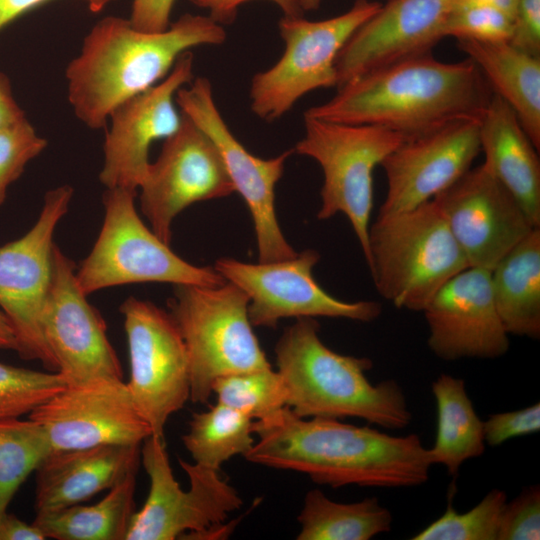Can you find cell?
<instances>
[{
    "instance_id": "obj_11",
    "label": "cell",
    "mask_w": 540,
    "mask_h": 540,
    "mask_svg": "<svg viewBox=\"0 0 540 540\" xmlns=\"http://www.w3.org/2000/svg\"><path fill=\"white\" fill-rule=\"evenodd\" d=\"M74 190L62 185L46 192L34 225L0 246V308L10 321L18 355L57 372L43 333V315L53 279L54 232L69 210Z\"/></svg>"
},
{
    "instance_id": "obj_17",
    "label": "cell",
    "mask_w": 540,
    "mask_h": 540,
    "mask_svg": "<svg viewBox=\"0 0 540 540\" xmlns=\"http://www.w3.org/2000/svg\"><path fill=\"white\" fill-rule=\"evenodd\" d=\"M53 450L141 445L152 429L123 380L100 378L67 385L29 414Z\"/></svg>"
},
{
    "instance_id": "obj_13",
    "label": "cell",
    "mask_w": 540,
    "mask_h": 540,
    "mask_svg": "<svg viewBox=\"0 0 540 540\" xmlns=\"http://www.w3.org/2000/svg\"><path fill=\"white\" fill-rule=\"evenodd\" d=\"M319 258V253L313 249L288 259L256 264L221 258L214 269L248 296V314L253 327L275 328L280 320L292 317L376 320L382 312L378 302L342 301L316 282L313 268Z\"/></svg>"
},
{
    "instance_id": "obj_20",
    "label": "cell",
    "mask_w": 540,
    "mask_h": 540,
    "mask_svg": "<svg viewBox=\"0 0 540 540\" xmlns=\"http://www.w3.org/2000/svg\"><path fill=\"white\" fill-rule=\"evenodd\" d=\"M480 152L479 120H457L406 138L380 164L387 193L378 215L432 200L471 169Z\"/></svg>"
},
{
    "instance_id": "obj_42",
    "label": "cell",
    "mask_w": 540,
    "mask_h": 540,
    "mask_svg": "<svg viewBox=\"0 0 540 540\" xmlns=\"http://www.w3.org/2000/svg\"><path fill=\"white\" fill-rule=\"evenodd\" d=\"M50 0H0V30L25 14ZM93 13L103 10L112 0H83Z\"/></svg>"
},
{
    "instance_id": "obj_23",
    "label": "cell",
    "mask_w": 540,
    "mask_h": 540,
    "mask_svg": "<svg viewBox=\"0 0 540 540\" xmlns=\"http://www.w3.org/2000/svg\"><path fill=\"white\" fill-rule=\"evenodd\" d=\"M141 445L52 450L36 469V513L66 508L111 489L138 471Z\"/></svg>"
},
{
    "instance_id": "obj_26",
    "label": "cell",
    "mask_w": 540,
    "mask_h": 540,
    "mask_svg": "<svg viewBox=\"0 0 540 540\" xmlns=\"http://www.w3.org/2000/svg\"><path fill=\"white\" fill-rule=\"evenodd\" d=\"M491 288L509 335L540 337V228L532 229L491 270Z\"/></svg>"
},
{
    "instance_id": "obj_16",
    "label": "cell",
    "mask_w": 540,
    "mask_h": 540,
    "mask_svg": "<svg viewBox=\"0 0 540 540\" xmlns=\"http://www.w3.org/2000/svg\"><path fill=\"white\" fill-rule=\"evenodd\" d=\"M43 333L57 372L67 385L100 378L123 380L105 320L80 289L74 262L56 244Z\"/></svg>"
},
{
    "instance_id": "obj_31",
    "label": "cell",
    "mask_w": 540,
    "mask_h": 540,
    "mask_svg": "<svg viewBox=\"0 0 540 540\" xmlns=\"http://www.w3.org/2000/svg\"><path fill=\"white\" fill-rule=\"evenodd\" d=\"M52 450L46 432L37 422L29 418L0 419V516Z\"/></svg>"
},
{
    "instance_id": "obj_43",
    "label": "cell",
    "mask_w": 540,
    "mask_h": 540,
    "mask_svg": "<svg viewBox=\"0 0 540 540\" xmlns=\"http://www.w3.org/2000/svg\"><path fill=\"white\" fill-rule=\"evenodd\" d=\"M45 535L33 523L28 524L14 514L0 516V540H44Z\"/></svg>"
},
{
    "instance_id": "obj_4",
    "label": "cell",
    "mask_w": 540,
    "mask_h": 540,
    "mask_svg": "<svg viewBox=\"0 0 540 540\" xmlns=\"http://www.w3.org/2000/svg\"><path fill=\"white\" fill-rule=\"evenodd\" d=\"M319 330L315 318H297L276 343L286 406L302 418L353 417L386 429L407 427L412 414L399 383L392 379L371 383L366 372L372 361L331 350L322 342Z\"/></svg>"
},
{
    "instance_id": "obj_19",
    "label": "cell",
    "mask_w": 540,
    "mask_h": 540,
    "mask_svg": "<svg viewBox=\"0 0 540 540\" xmlns=\"http://www.w3.org/2000/svg\"><path fill=\"white\" fill-rule=\"evenodd\" d=\"M194 56L189 50L175 62L168 75L153 87L116 106L105 135L104 163L99 174L106 189L137 191L150 164L152 143L166 139L181 125L175 106L176 92L193 79Z\"/></svg>"
},
{
    "instance_id": "obj_37",
    "label": "cell",
    "mask_w": 540,
    "mask_h": 540,
    "mask_svg": "<svg viewBox=\"0 0 540 540\" xmlns=\"http://www.w3.org/2000/svg\"><path fill=\"white\" fill-rule=\"evenodd\" d=\"M540 539V488L530 486L502 511L497 540Z\"/></svg>"
},
{
    "instance_id": "obj_18",
    "label": "cell",
    "mask_w": 540,
    "mask_h": 540,
    "mask_svg": "<svg viewBox=\"0 0 540 540\" xmlns=\"http://www.w3.org/2000/svg\"><path fill=\"white\" fill-rule=\"evenodd\" d=\"M469 266L492 270L535 227L483 165L433 198Z\"/></svg>"
},
{
    "instance_id": "obj_14",
    "label": "cell",
    "mask_w": 540,
    "mask_h": 540,
    "mask_svg": "<svg viewBox=\"0 0 540 540\" xmlns=\"http://www.w3.org/2000/svg\"><path fill=\"white\" fill-rule=\"evenodd\" d=\"M181 112L214 143L226 171L244 199L252 216L259 262L294 257L297 252L287 242L275 211V186L293 149L263 159L250 153L233 135L215 103L212 86L205 77L195 78L175 96Z\"/></svg>"
},
{
    "instance_id": "obj_45",
    "label": "cell",
    "mask_w": 540,
    "mask_h": 540,
    "mask_svg": "<svg viewBox=\"0 0 540 540\" xmlns=\"http://www.w3.org/2000/svg\"><path fill=\"white\" fill-rule=\"evenodd\" d=\"M0 349L17 352L18 342L7 316L0 310Z\"/></svg>"
},
{
    "instance_id": "obj_9",
    "label": "cell",
    "mask_w": 540,
    "mask_h": 540,
    "mask_svg": "<svg viewBox=\"0 0 540 540\" xmlns=\"http://www.w3.org/2000/svg\"><path fill=\"white\" fill-rule=\"evenodd\" d=\"M380 7L379 2L357 0L347 12L325 20L283 16L278 27L284 52L272 67L252 78L251 110L261 119L274 121L305 94L336 87L339 52Z\"/></svg>"
},
{
    "instance_id": "obj_3",
    "label": "cell",
    "mask_w": 540,
    "mask_h": 540,
    "mask_svg": "<svg viewBox=\"0 0 540 540\" xmlns=\"http://www.w3.org/2000/svg\"><path fill=\"white\" fill-rule=\"evenodd\" d=\"M225 40L224 28L209 16L187 13L161 32L138 30L129 19L104 17L66 68L69 103L89 128H103L116 106L163 80L184 52Z\"/></svg>"
},
{
    "instance_id": "obj_8",
    "label": "cell",
    "mask_w": 540,
    "mask_h": 540,
    "mask_svg": "<svg viewBox=\"0 0 540 540\" xmlns=\"http://www.w3.org/2000/svg\"><path fill=\"white\" fill-rule=\"evenodd\" d=\"M305 135L294 152L314 159L322 168L321 208L326 220L344 214L368 255L373 208V171L405 137L375 125L348 124L304 116Z\"/></svg>"
},
{
    "instance_id": "obj_10",
    "label": "cell",
    "mask_w": 540,
    "mask_h": 540,
    "mask_svg": "<svg viewBox=\"0 0 540 540\" xmlns=\"http://www.w3.org/2000/svg\"><path fill=\"white\" fill-rule=\"evenodd\" d=\"M140 457L149 477V493L135 512L125 540L192 539L223 524L230 512L242 506L239 493L219 471L178 459L190 483L184 491L174 477L164 438L145 439Z\"/></svg>"
},
{
    "instance_id": "obj_34",
    "label": "cell",
    "mask_w": 540,
    "mask_h": 540,
    "mask_svg": "<svg viewBox=\"0 0 540 540\" xmlns=\"http://www.w3.org/2000/svg\"><path fill=\"white\" fill-rule=\"evenodd\" d=\"M66 386L58 372L0 363V419L29 415Z\"/></svg>"
},
{
    "instance_id": "obj_24",
    "label": "cell",
    "mask_w": 540,
    "mask_h": 540,
    "mask_svg": "<svg viewBox=\"0 0 540 540\" xmlns=\"http://www.w3.org/2000/svg\"><path fill=\"white\" fill-rule=\"evenodd\" d=\"M482 163L515 197L535 228H540L538 150L514 110L493 93L479 121Z\"/></svg>"
},
{
    "instance_id": "obj_6",
    "label": "cell",
    "mask_w": 540,
    "mask_h": 540,
    "mask_svg": "<svg viewBox=\"0 0 540 540\" xmlns=\"http://www.w3.org/2000/svg\"><path fill=\"white\" fill-rule=\"evenodd\" d=\"M249 298L236 285H174L169 313L185 342L190 401L206 403L218 377L271 367L253 331Z\"/></svg>"
},
{
    "instance_id": "obj_22",
    "label": "cell",
    "mask_w": 540,
    "mask_h": 540,
    "mask_svg": "<svg viewBox=\"0 0 540 540\" xmlns=\"http://www.w3.org/2000/svg\"><path fill=\"white\" fill-rule=\"evenodd\" d=\"M456 0H390L361 25L336 59L337 85L374 70L431 53L444 38Z\"/></svg>"
},
{
    "instance_id": "obj_29",
    "label": "cell",
    "mask_w": 540,
    "mask_h": 540,
    "mask_svg": "<svg viewBox=\"0 0 540 540\" xmlns=\"http://www.w3.org/2000/svg\"><path fill=\"white\" fill-rule=\"evenodd\" d=\"M297 520V540H369L389 532L393 517L376 497L339 503L320 489H312L305 495Z\"/></svg>"
},
{
    "instance_id": "obj_21",
    "label": "cell",
    "mask_w": 540,
    "mask_h": 540,
    "mask_svg": "<svg viewBox=\"0 0 540 540\" xmlns=\"http://www.w3.org/2000/svg\"><path fill=\"white\" fill-rule=\"evenodd\" d=\"M430 350L440 359H495L509 349L497 312L491 271L469 266L447 281L423 310Z\"/></svg>"
},
{
    "instance_id": "obj_5",
    "label": "cell",
    "mask_w": 540,
    "mask_h": 540,
    "mask_svg": "<svg viewBox=\"0 0 540 540\" xmlns=\"http://www.w3.org/2000/svg\"><path fill=\"white\" fill-rule=\"evenodd\" d=\"M365 260L378 293L415 312H423L447 281L469 267L433 199L378 215L369 226Z\"/></svg>"
},
{
    "instance_id": "obj_35",
    "label": "cell",
    "mask_w": 540,
    "mask_h": 540,
    "mask_svg": "<svg viewBox=\"0 0 540 540\" xmlns=\"http://www.w3.org/2000/svg\"><path fill=\"white\" fill-rule=\"evenodd\" d=\"M513 19L503 11L484 4L456 6L448 15L444 37L477 41H509Z\"/></svg>"
},
{
    "instance_id": "obj_32",
    "label": "cell",
    "mask_w": 540,
    "mask_h": 540,
    "mask_svg": "<svg viewBox=\"0 0 540 540\" xmlns=\"http://www.w3.org/2000/svg\"><path fill=\"white\" fill-rule=\"evenodd\" d=\"M217 402L264 419L286 406L287 392L278 371L272 367L218 377L212 384Z\"/></svg>"
},
{
    "instance_id": "obj_12",
    "label": "cell",
    "mask_w": 540,
    "mask_h": 540,
    "mask_svg": "<svg viewBox=\"0 0 540 540\" xmlns=\"http://www.w3.org/2000/svg\"><path fill=\"white\" fill-rule=\"evenodd\" d=\"M127 337V387L152 435L164 438L169 417L190 400L189 357L169 312L150 301L127 298L120 306Z\"/></svg>"
},
{
    "instance_id": "obj_39",
    "label": "cell",
    "mask_w": 540,
    "mask_h": 540,
    "mask_svg": "<svg viewBox=\"0 0 540 540\" xmlns=\"http://www.w3.org/2000/svg\"><path fill=\"white\" fill-rule=\"evenodd\" d=\"M509 42L531 55L540 56V0H519Z\"/></svg>"
},
{
    "instance_id": "obj_40",
    "label": "cell",
    "mask_w": 540,
    "mask_h": 540,
    "mask_svg": "<svg viewBox=\"0 0 540 540\" xmlns=\"http://www.w3.org/2000/svg\"><path fill=\"white\" fill-rule=\"evenodd\" d=\"M176 0H132L129 21L138 30L161 32L171 22L170 15Z\"/></svg>"
},
{
    "instance_id": "obj_15",
    "label": "cell",
    "mask_w": 540,
    "mask_h": 540,
    "mask_svg": "<svg viewBox=\"0 0 540 540\" xmlns=\"http://www.w3.org/2000/svg\"><path fill=\"white\" fill-rule=\"evenodd\" d=\"M182 113V112H181ZM140 208L153 232L170 245L176 216L193 203L235 192L214 143L182 113L139 187Z\"/></svg>"
},
{
    "instance_id": "obj_28",
    "label": "cell",
    "mask_w": 540,
    "mask_h": 540,
    "mask_svg": "<svg viewBox=\"0 0 540 540\" xmlns=\"http://www.w3.org/2000/svg\"><path fill=\"white\" fill-rule=\"evenodd\" d=\"M431 389L437 407V429L428 453L432 464H441L449 475L457 476L465 461L480 457L485 451L483 421L474 409L463 379L441 374Z\"/></svg>"
},
{
    "instance_id": "obj_41",
    "label": "cell",
    "mask_w": 540,
    "mask_h": 540,
    "mask_svg": "<svg viewBox=\"0 0 540 540\" xmlns=\"http://www.w3.org/2000/svg\"><path fill=\"white\" fill-rule=\"evenodd\" d=\"M197 7L207 9L209 17L219 24H230L236 16L239 7L251 0H190ZM275 3L284 13V16L300 17L303 10L298 0H269Z\"/></svg>"
},
{
    "instance_id": "obj_27",
    "label": "cell",
    "mask_w": 540,
    "mask_h": 540,
    "mask_svg": "<svg viewBox=\"0 0 540 540\" xmlns=\"http://www.w3.org/2000/svg\"><path fill=\"white\" fill-rule=\"evenodd\" d=\"M136 474L130 472L96 504L36 513L32 523L56 540H125L136 512Z\"/></svg>"
},
{
    "instance_id": "obj_46",
    "label": "cell",
    "mask_w": 540,
    "mask_h": 540,
    "mask_svg": "<svg viewBox=\"0 0 540 540\" xmlns=\"http://www.w3.org/2000/svg\"><path fill=\"white\" fill-rule=\"evenodd\" d=\"M519 0H456V6L468 5V4H484L495 7L512 19L514 18Z\"/></svg>"
},
{
    "instance_id": "obj_36",
    "label": "cell",
    "mask_w": 540,
    "mask_h": 540,
    "mask_svg": "<svg viewBox=\"0 0 540 540\" xmlns=\"http://www.w3.org/2000/svg\"><path fill=\"white\" fill-rule=\"evenodd\" d=\"M47 147V140L24 120L0 129V206L8 187L24 172L25 166Z\"/></svg>"
},
{
    "instance_id": "obj_30",
    "label": "cell",
    "mask_w": 540,
    "mask_h": 540,
    "mask_svg": "<svg viewBox=\"0 0 540 540\" xmlns=\"http://www.w3.org/2000/svg\"><path fill=\"white\" fill-rule=\"evenodd\" d=\"M253 421L217 402L207 411L192 415L182 442L194 463L219 471L224 462L251 449L255 442Z\"/></svg>"
},
{
    "instance_id": "obj_7",
    "label": "cell",
    "mask_w": 540,
    "mask_h": 540,
    "mask_svg": "<svg viewBox=\"0 0 540 540\" xmlns=\"http://www.w3.org/2000/svg\"><path fill=\"white\" fill-rule=\"evenodd\" d=\"M137 191L112 188L103 194L104 219L88 256L76 270L88 296L114 286L162 282L173 285L219 286L226 280L214 267L195 266L170 249L141 220Z\"/></svg>"
},
{
    "instance_id": "obj_33",
    "label": "cell",
    "mask_w": 540,
    "mask_h": 540,
    "mask_svg": "<svg viewBox=\"0 0 540 540\" xmlns=\"http://www.w3.org/2000/svg\"><path fill=\"white\" fill-rule=\"evenodd\" d=\"M507 495L492 489L472 509L459 513L451 501L445 512L412 540H497L502 511Z\"/></svg>"
},
{
    "instance_id": "obj_47",
    "label": "cell",
    "mask_w": 540,
    "mask_h": 540,
    "mask_svg": "<svg viewBox=\"0 0 540 540\" xmlns=\"http://www.w3.org/2000/svg\"><path fill=\"white\" fill-rule=\"evenodd\" d=\"M303 12L312 11L319 8L321 0H298Z\"/></svg>"
},
{
    "instance_id": "obj_2",
    "label": "cell",
    "mask_w": 540,
    "mask_h": 540,
    "mask_svg": "<svg viewBox=\"0 0 540 540\" xmlns=\"http://www.w3.org/2000/svg\"><path fill=\"white\" fill-rule=\"evenodd\" d=\"M304 116L387 128L406 138L457 120H479L493 91L469 58L443 62L431 53L364 74L337 88Z\"/></svg>"
},
{
    "instance_id": "obj_38",
    "label": "cell",
    "mask_w": 540,
    "mask_h": 540,
    "mask_svg": "<svg viewBox=\"0 0 540 540\" xmlns=\"http://www.w3.org/2000/svg\"><path fill=\"white\" fill-rule=\"evenodd\" d=\"M485 443L498 446L519 436L537 433L540 430L539 402L523 409L491 415L483 421Z\"/></svg>"
},
{
    "instance_id": "obj_1",
    "label": "cell",
    "mask_w": 540,
    "mask_h": 540,
    "mask_svg": "<svg viewBox=\"0 0 540 540\" xmlns=\"http://www.w3.org/2000/svg\"><path fill=\"white\" fill-rule=\"evenodd\" d=\"M257 436L244 458L254 464L306 474L320 485L377 488L425 483L433 465L417 434L393 436L328 417L297 416L285 406L254 420Z\"/></svg>"
},
{
    "instance_id": "obj_44",
    "label": "cell",
    "mask_w": 540,
    "mask_h": 540,
    "mask_svg": "<svg viewBox=\"0 0 540 540\" xmlns=\"http://www.w3.org/2000/svg\"><path fill=\"white\" fill-rule=\"evenodd\" d=\"M25 113L17 104L9 78L0 72V129L24 120Z\"/></svg>"
},
{
    "instance_id": "obj_25",
    "label": "cell",
    "mask_w": 540,
    "mask_h": 540,
    "mask_svg": "<svg viewBox=\"0 0 540 540\" xmlns=\"http://www.w3.org/2000/svg\"><path fill=\"white\" fill-rule=\"evenodd\" d=\"M458 48L480 69L493 93L515 112L524 131L540 148V57L509 41L457 39Z\"/></svg>"
}]
</instances>
